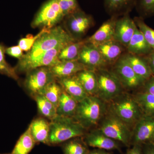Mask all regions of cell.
<instances>
[{"mask_svg": "<svg viewBox=\"0 0 154 154\" xmlns=\"http://www.w3.org/2000/svg\"><path fill=\"white\" fill-rule=\"evenodd\" d=\"M138 91L145 92L154 95V76H152L148 79L146 80L143 87Z\"/></svg>", "mask_w": 154, "mask_h": 154, "instance_id": "74e56055", "label": "cell"}, {"mask_svg": "<svg viewBox=\"0 0 154 154\" xmlns=\"http://www.w3.org/2000/svg\"><path fill=\"white\" fill-rule=\"evenodd\" d=\"M63 143L62 149L64 154H88L90 151L83 137L74 138Z\"/></svg>", "mask_w": 154, "mask_h": 154, "instance_id": "f1b7e54d", "label": "cell"}, {"mask_svg": "<svg viewBox=\"0 0 154 154\" xmlns=\"http://www.w3.org/2000/svg\"><path fill=\"white\" fill-rule=\"evenodd\" d=\"M116 20V17H112L111 19L104 22L99 29L86 41L97 45L114 39Z\"/></svg>", "mask_w": 154, "mask_h": 154, "instance_id": "e0dca14e", "label": "cell"}, {"mask_svg": "<svg viewBox=\"0 0 154 154\" xmlns=\"http://www.w3.org/2000/svg\"><path fill=\"white\" fill-rule=\"evenodd\" d=\"M124 56L134 71L139 76L146 81L153 76L145 56H139L129 53Z\"/></svg>", "mask_w": 154, "mask_h": 154, "instance_id": "44dd1931", "label": "cell"}, {"mask_svg": "<svg viewBox=\"0 0 154 154\" xmlns=\"http://www.w3.org/2000/svg\"><path fill=\"white\" fill-rule=\"evenodd\" d=\"M107 110V103L96 96H88L78 102L73 118L88 131L97 127Z\"/></svg>", "mask_w": 154, "mask_h": 154, "instance_id": "7a4b0ae2", "label": "cell"}, {"mask_svg": "<svg viewBox=\"0 0 154 154\" xmlns=\"http://www.w3.org/2000/svg\"><path fill=\"white\" fill-rule=\"evenodd\" d=\"M88 154H112L108 151L102 149H96L90 151Z\"/></svg>", "mask_w": 154, "mask_h": 154, "instance_id": "b9f144b4", "label": "cell"}, {"mask_svg": "<svg viewBox=\"0 0 154 154\" xmlns=\"http://www.w3.org/2000/svg\"><path fill=\"white\" fill-rule=\"evenodd\" d=\"M137 0H104L106 11L112 17L128 14Z\"/></svg>", "mask_w": 154, "mask_h": 154, "instance_id": "cb8c5ba5", "label": "cell"}, {"mask_svg": "<svg viewBox=\"0 0 154 154\" xmlns=\"http://www.w3.org/2000/svg\"><path fill=\"white\" fill-rule=\"evenodd\" d=\"M97 128L109 137L127 147L131 146L132 128L108 108Z\"/></svg>", "mask_w": 154, "mask_h": 154, "instance_id": "5b68a950", "label": "cell"}, {"mask_svg": "<svg viewBox=\"0 0 154 154\" xmlns=\"http://www.w3.org/2000/svg\"><path fill=\"white\" fill-rule=\"evenodd\" d=\"M88 96H96L98 91L97 76L94 70H83L75 74Z\"/></svg>", "mask_w": 154, "mask_h": 154, "instance_id": "603a6c76", "label": "cell"}, {"mask_svg": "<svg viewBox=\"0 0 154 154\" xmlns=\"http://www.w3.org/2000/svg\"><path fill=\"white\" fill-rule=\"evenodd\" d=\"M49 68L56 79L74 75L79 72L87 69L78 60L60 61Z\"/></svg>", "mask_w": 154, "mask_h": 154, "instance_id": "d6986e66", "label": "cell"}, {"mask_svg": "<svg viewBox=\"0 0 154 154\" xmlns=\"http://www.w3.org/2000/svg\"><path fill=\"white\" fill-rule=\"evenodd\" d=\"M5 48L0 44V73L5 75L16 80L18 79L17 72L6 61L5 58Z\"/></svg>", "mask_w": 154, "mask_h": 154, "instance_id": "836d02e7", "label": "cell"}, {"mask_svg": "<svg viewBox=\"0 0 154 154\" xmlns=\"http://www.w3.org/2000/svg\"><path fill=\"white\" fill-rule=\"evenodd\" d=\"M34 96L38 110L42 115L51 120L57 116L56 107L43 95Z\"/></svg>", "mask_w": 154, "mask_h": 154, "instance_id": "f546056e", "label": "cell"}, {"mask_svg": "<svg viewBox=\"0 0 154 154\" xmlns=\"http://www.w3.org/2000/svg\"><path fill=\"white\" fill-rule=\"evenodd\" d=\"M12 154L11 153H4V154Z\"/></svg>", "mask_w": 154, "mask_h": 154, "instance_id": "ee69618b", "label": "cell"}, {"mask_svg": "<svg viewBox=\"0 0 154 154\" xmlns=\"http://www.w3.org/2000/svg\"><path fill=\"white\" fill-rule=\"evenodd\" d=\"M5 53L11 57L18 59L19 60L21 59L24 55L23 51L18 45L5 48Z\"/></svg>", "mask_w": 154, "mask_h": 154, "instance_id": "8d00e7d4", "label": "cell"}, {"mask_svg": "<svg viewBox=\"0 0 154 154\" xmlns=\"http://www.w3.org/2000/svg\"><path fill=\"white\" fill-rule=\"evenodd\" d=\"M50 123L48 145H56L84 136L88 130L72 117L57 116Z\"/></svg>", "mask_w": 154, "mask_h": 154, "instance_id": "3957f363", "label": "cell"}, {"mask_svg": "<svg viewBox=\"0 0 154 154\" xmlns=\"http://www.w3.org/2000/svg\"><path fill=\"white\" fill-rule=\"evenodd\" d=\"M145 57L147 61L152 74L154 76V49L149 54L146 56Z\"/></svg>", "mask_w": 154, "mask_h": 154, "instance_id": "f35d334b", "label": "cell"}, {"mask_svg": "<svg viewBox=\"0 0 154 154\" xmlns=\"http://www.w3.org/2000/svg\"><path fill=\"white\" fill-rule=\"evenodd\" d=\"M143 154H154V145L147 143L142 145Z\"/></svg>", "mask_w": 154, "mask_h": 154, "instance_id": "60d3db41", "label": "cell"}, {"mask_svg": "<svg viewBox=\"0 0 154 154\" xmlns=\"http://www.w3.org/2000/svg\"><path fill=\"white\" fill-rule=\"evenodd\" d=\"M56 79L63 90L78 102L88 96L75 75Z\"/></svg>", "mask_w": 154, "mask_h": 154, "instance_id": "ac0fdd59", "label": "cell"}, {"mask_svg": "<svg viewBox=\"0 0 154 154\" xmlns=\"http://www.w3.org/2000/svg\"><path fill=\"white\" fill-rule=\"evenodd\" d=\"M66 17L68 27L67 30L75 39L85 34L94 23L92 17L82 10Z\"/></svg>", "mask_w": 154, "mask_h": 154, "instance_id": "5bb4252c", "label": "cell"}, {"mask_svg": "<svg viewBox=\"0 0 154 154\" xmlns=\"http://www.w3.org/2000/svg\"><path fill=\"white\" fill-rule=\"evenodd\" d=\"M108 109L132 129L143 116L132 94L123 92L107 103Z\"/></svg>", "mask_w": 154, "mask_h": 154, "instance_id": "277c9868", "label": "cell"}, {"mask_svg": "<svg viewBox=\"0 0 154 154\" xmlns=\"http://www.w3.org/2000/svg\"><path fill=\"white\" fill-rule=\"evenodd\" d=\"M95 71L98 81V91L96 96L102 101L108 103L125 92L121 83L111 71L105 68L98 69Z\"/></svg>", "mask_w": 154, "mask_h": 154, "instance_id": "8992f818", "label": "cell"}, {"mask_svg": "<svg viewBox=\"0 0 154 154\" xmlns=\"http://www.w3.org/2000/svg\"><path fill=\"white\" fill-rule=\"evenodd\" d=\"M135 7L143 19L154 16V0H137Z\"/></svg>", "mask_w": 154, "mask_h": 154, "instance_id": "d6a6232c", "label": "cell"}, {"mask_svg": "<svg viewBox=\"0 0 154 154\" xmlns=\"http://www.w3.org/2000/svg\"><path fill=\"white\" fill-rule=\"evenodd\" d=\"M110 71L127 92H135L140 90L146 81L134 71L124 55L122 56L112 65Z\"/></svg>", "mask_w": 154, "mask_h": 154, "instance_id": "52a82bcc", "label": "cell"}, {"mask_svg": "<svg viewBox=\"0 0 154 154\" xmlns=\"http://www.w3.org/2000/svg\"><path fill=\"white\" fill-rule=\"evenodd\" d=\"M107 65H113L121 57L125 47L114 39L96 45Z\"/></svg>", "mask_w": 154, "mask_h": 154, "instance_id": "2e32d148", "label": "cell"}, {"mask_svg": "<svg viewBox=\"0 0 154 154\" xmlns=\"http://www.w3.org/2000/svg\"><path fill=\"white\" fill-rule=\"evenodd\" d=\"M78 61L86 69L92 70L107 66L96 45L86 41L81 49Z\"/></svg>", "mask_w": 154, "mask_h": 154, "instance_id": "7c38bea8", "label": "cell"}, {"mask_svg": "<svg viewBox=\"0 0 154 154\" xmlns=\"http://www.w3.org/2000/svg\"><path fill=\"white\" fill-rule=\"evenodd\" d=\"M149 143H151L154 145V134L152 137V138L151 140L150 141Z\"/></svg>", "mask_w": 154, "mask_h": 154, "instance_id": "7bdbcfd3", "label": "cell"}, {"mask_svg": "<svg viewBox=\"0 0 154 154\" xmlns=\"http://www.w3.org/2000/svg\"><path fill=\"white\" fill-rule=\"evenodd\" d=\"M66 45H60L51 50L37 59L22 65L17 66L15 68L17 72H28L33 69L42 67H51L58 63V55L61 50Z\"/></svg>", "mask_w": 154, "mask_h": 154, "instance_id": "4fadbf2b", "label": "cell"}, {"mask_svg": "<svg viewBox=\"0 0 154 154\" xmlns=\"http://www.w3.org/2000/svg\"><path fill=\"white\" fill-rule=\"evenodd\" d=\"M134 20L138 29L141 32L146 41L154 49V30L146 24L144 19L142 17H135Z\"/></svg>", "mask_w": 154, "mask_h": 154, "instance_id": "1f68e13d", "label": "cell"}, {"mask_svg": "<svg viewBox=\"0 0 154 154\" xmlns=\"http://www.w3.org/2000/svg\"><path fill=\"white\" fill-rule=\"evenodd\" d=\"M132 95L143 115L154 117V95L140 91Z\"/></svg>", "mask_w": 154, "mask_h": 154, "instance_id": "484cf974", "label": "cell"}, {"mask_svg": "<svg viewBox=\"0 0 154 154\" xmlns=\"http://www.w3.org/2000/svg\"><path fill=\"white\" fill-rule=\"evenodd\" d=\"M30 132L36 143L48 145L50 123L44 119L39 118L33 120L29 127Z\"/></svg>", "mask_w": 154, "mask_h": 154, "instance_id": "7402d4cb", "label": "cell"}, {"mask_svg": "<svg viewBox=\"0 0 154 154\" xmlns=\"http://www.w3.org/2000/svg\"><path fill=\"white\" fill-rule=\"evenodd\" d=\"M63 90L62 87L55 79L46 87L42 95L57 108Z\"/></svg>", "mask_w": 154, "mask_h": 154, "instance_id": "4dcf8cb0", "label": "cell"}, {"mask_svg": "<svg viewBox=\"0 0 154 154\" xmlns=\"http://www.w3.org/2000/svg\"><path fill=\"white\" fill-rule=\"evenodd\" d=\"M126 49L128 53L139 56H146L153 50L146 41L137 28L136 29Z\"/></svg>", "mask_w": 154, "mask_h": 154, "instance_id": "ffe728a7", "label": "cell"}, {"mask_svg": "<svg viewBox=\"0 0 154 154\" xmlns=\"http://www.w3.org/2000/svg\"><path fill=\"white\" fill-rule=\"evenodd\" d=\"M65 17L74 14L80 9L77 0H57Z\"/></svg>", "mask_w": 154, "mask_h": 154, "instance_id": "e575fe53", "label": "cell"}, {"mask_svg": "<svg viewBox=\"0 0 154 154\" xmlns=\"http://www.w3.org/2000/svg\"><path fill=\"white\" fill-rule=\"evenodd\" d=\"M154 134V117L143 116L132 129L131 146L149 143Z\"/></svg>", "mask_w": 154, "mask_h": 154, "instance_id": "8fae6325", "label": "cell"}, {"mask_svg": "<svg viewBox=\"0 0 154 154\" xmlns=\"http://www.w3.org/2000/svg\"><path fill=\"white\" fill-rule=\"evenodd\" d=\"M49 29L44 28L42 29L41 31L35 36L31 34L27 35L25 38H21L18 42V45L22 51L28 52L32 48L33 44L37 39L43 33L47 31Z\"/></svg>", "mask_w": 154, "mask_h": 154, "instance_id": "d590c367", "label": "cell"}, {"mask_svg": "<svg viewBox=\"0 0 154 154\" xmlns=\"http://www.w3.org/2000/svg\"><path fill=\"white\" fill-rule=\"evenodd\" d=\"M36 142L31 134L30 128L20 137L11 152L12 154H28L34 147Z\"/></svg>", "mask_w": 154, "mask_h": 154, "instance_id": "83f0119b", "label": "cell"}, {"mask_svg": "<svg viewBox=\"0 0 154 154\" xmlns=\"http://www.w3.org/2000/svg\"><path fill=\"white\" fill-rule=\"evenodd\" d=\"M126 154H143L142 146L134 145L128 149Z\"/></svg>", "mask_w": 154, "mask_h": 154, "instance_id": "ab89813d", "label": "cell"}, {"mask_svg": "<svg viewBox=\"0 0 154 154\" xmlns=\"http://www.w3.org/2000/svg\"><path fill=\"white\" fill-rule=\"evenodd\" d=\"M27 73L25 87L33 96L42 95L46 87L56 79L48 67L37 68Z\"/></svg>", "mask_w": 154, "mask_h": 154, "instance_id": "9c48e42d", "label": "cell"}, {"mask_svg": "<svg viewBox=\"0 0 154 154\" xmlns=\"http://www.w3.org/2000/svg\"><path fill=\"white\" fill-rule=\"evenodd\" d=\"M137 28L134 20L130 17L129 14H124L116 22L114 40L126 48Z\"/></svg>", "mask_w": 154, "mask_h": 154, "instance_id": "9a60e30c", "label": "cell"}, {"mask_svg": "<svg viewBox=\"0 0 154 154\" xmlns=\"http://www.w3.org/2000/svg\"><path fill=\"white\" fill-rule=\"evenodd\" d=\"M64 18L57 0H47L42 4L35 15L31 27L50 29Z\"/></svg>", "mask_w": 154, "mask_h": 154, "instance_id": "ba28073f", "label": "cell"}, {"mask_svg": "<svg viewBox=\"0 0 154 154\" xmlns=\"http://www.w3.org/2000/svg\"><path fill=\"white\" fill-rule=\"evenodd\" d=\"M88 146L105 150H120L122 144L109 137L98 128L89 130L83 137Z\"/></svg>", "mask_w": 154, "mask_h": 154, "instance_id": "30bf717a", "label": "cell"}, {"mask_svg": "<svg viewBox=\"0 0 154 154\" xmlns=\"http://www.w3.org/2000/svg\"><path fill=\"white\" fill-rule=\"evenodd\" d=\"M76 40L63 27L60 25L56 26L36 40L31 49L19 60L17 66L28 63L57 46L67 45Z\"/></svg>", "mask_w": 154, "mask_h": 154, "instance_id": "6da1fadb", "label": "cell"}, {"mask_svg": "<svg viewBox=\"0 0 154 154\" xmlns=\"http://www.w3.org/2000/svg\"><path fill=\"white\" fill-rule=\"evenodd\" d=\"M86 41H76L64 46L59 53L58 59L60 61L78 60L80 51Z\"/></svg>", "mask_w": 154, "mask_h": 154, "instance_id": "4316f807", "label": "cell"}, {"mask_svg": "<svg viewBox=\"0 0 154 154\" xmlns=\"http://www.w3.org/2000/svg\"><path fill=\"white\" fill-rule=\"evenodd\" d=\"M78 103L76 100L63 89L57 108V115L73 118L76 110Z\"/></svg>", "mask_w": 154, "mask_h": 154, "instance_id": "d4e9b609", "label": "cell"}]
</instances>
